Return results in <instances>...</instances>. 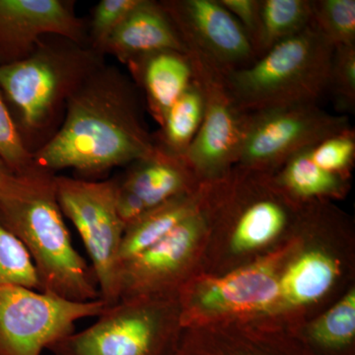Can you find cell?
<instances>
[{"instance_id":"1","label":"cell","mask_w":355,"mask_h":355,"mask_svg":"<svg viewBox=\"0 0 355 355\" xmlns=\"http://www.w3.org/2000/svg\"><path fill=\"white\" fill-rule=\"evenodd\" d=\"M135 83L116 65L105 64L67 103L58 132L32 153L42 171L72 169L86 176L130 165L155 151Z\"/></svg>"},{"instance_id":"2","label":"cell","mask_w":355,"mask_h":355,"mask_svg":"<svg viewBox=\"0 0 355 355\" xmlns=\"http://www.w3.org/2000/svg\"><path fill=\"white\" fill-rule=\"evenodd\" d=\"M105 58L88 44L49 35L25 60L0 67V90L30 153L58 132L70 98Z\"/></svg>"},{"instance_id":"3","label":"cell","mask_w":355,"mask_h":355,"mask_svg":"<svg viewBox=\"0 0 355 355\" xmlns=\"http://www.w3.org/2000/svg\"><path fill=\"white\" fill-rule=\"evenodd\" d=\"M334 49L310 25L251 64L228 72L224 83L244 113L288 105L318 104L328 89Z\"/></svg>"},{"instance_id":"4","label":"cell","mask_w":355,"mask_h":355,"mask_svg":"<svg viewBox=\"0 0 355 355\" xmlns=\"http://www.w3.org/2000/svg\"><path fill=\"white\" fill-rule=\"evenodd\" d=\"M0 222L27 250L41 291L76 302L101 299L93 268L72 244L55 184L34 197L0 202Z\"/></svg>"},{"instance_id":"5","label":"cell","mask_w":355,"mask_h":355,"mask_svg":"<svg viewBox=\"0 0 355 355\" xmlns=\"http://www.w3.org/2000/svg\"><path fill=\"white\" fill-rule=\"evenodd\" d=\"M172 305L159 296L121 299L107 305L94 324L48 350L53 355H175Z\"/></svg>"},{"instance_id":"6","label":"cell","mask_w":355,"mask_h":355,"mask_svg":"<svg viewBox=\"0 0 355 355\" xmlns=\"http://www.w3.org/2000/svg\"><path fill=\"white\" fill-rule=\"evenodd\" d=\"M118 182V178L93 181L55 177L58 205L83 239L107 305L119 301V252L125 228L116 207Z\"/></svg>"},{"instance_id":"7","label":"cell","mask_w":355,"mask_h":355,"mask_svg":"<svg viewBox=\"0 0 355 355\" xmlns=\"http://www.w3.org/2000/svg\"><path fill=\"white\" fill-rule=\"evenodd\" d=\"M102 299L76 302L29 287L0 286V355H43L76 331L79 320L98 317Z\"/></svg>"},{"instance_id":"8","label":"cell","mask_w":355,"mask_h":355,"mask_svg":"<svg viewBox=\"0 0 355 355\" xmlns=\"http://www.w3.org/2000/svg\"><path fill=\"white\" fill-rule=\"evenodd\" d=\"M349 128L347 116L328 113L318 104L247 113L235 167L272 174L296 153Z\"/></svg>"},{"instance_id":"9","label":"cell","mask_w":355,"mask_h":355,"mask_svg":"<svg viewBox=\"0 0 355 355\" xmlns=\"http://www.w3.org/2000/svg\"><path fill=\"white\" fill-rule=\"evenodd\" d=\"M188 58L193 80L205 98V114L184 160L198 181L216 183L237 164L247 113L235 104L224 83V74L198 58Z\"/></svg>"},{"instance_id":"10","label":"cell","mask_w":355,"mask_h":355,"mask_svg":"<svg viewBox=\"0 0 355 355\" xmlns=\"http://www.w3.org/2000/svg\"><path fill=\"white\" fill-rule=\"evenodd\" d=\"M165 12L187 49L222 74L257 60L247 33L218 0H163Z\"/></svg>"},{"instance_id":"11","label":"cell","mask_w":355,"mask_h":355,"mask_svg":"<svg viewBox=\"0 0 355 355\" xmlns=\"http://www.w3.org/2000/svg\"><path fill=\"white\" fill-rule=\"evenodd\" d=\"M88 44L87 22L71 0H0V67L29 57L44 37Z\"/></svg>"},{"instance_id":"12","label":"cell","mask_w":355,"mask_h":355,"mask_svg":"<svg viewBox=\"0 0 355 355\" xmlns=\"http://www.w3.org/2000/svg\"><path fill=\"white\" fill-rule=\"evenodd\" d=\"M205 202L162 240L121 266L119 301L159 296L177 284L207 224Z\"/></svg>"},{"instance_id":"13","label":"cell","mask_w":355,"mask_h":355,"mask_svg":"<svg viewBox=\"0 0 355 355\" xmlns=\"http://www.w3.org/2000/svg\"><path fill=\"white\" fill-rule=\"evenodd\" d=\"M118 179L116 207L125 226L148 210L200 187L184 158L157 146L151 155L132 163L125 176Z\"/></svg>"},{"instance_id":"14","label":"cell","mask_w":355,"mask_h":355,"mask_svg":"<svg viewBox=\"0 0 355 355\" xmlns=\"http://www.w3.org/2000/svg\"><path fill=\"white\" fill-rule=\"evenodd\" d=\"M182 317L202 308L216 314L259 312L268 310L280 298L279 277L270 261L240 268L197 286L195 293L184 295Z\"/></svg>"},{"instance_id":"15","label":"cell","mask_w":355,"mask_h":355,"mask_svg":"<svg viewBox=\"0 0 355 355\" xmlns=\"http://www.w3.org/2000/svg\"><path fill=\"white\" fill-rule=\"evenodd\" d=\"M165 51L187 55L186 46L160 1L139 0L107 42L103 53L128 67L147 55Z\"/></svg>"},{"instance_id":"16","label":"cell","mask_w":355,"mask_h":355,"mask_svg":"<svg viewBox=\"0 0 355 355\" xmlns=\"http://www.w3.org/2000/svg\"><path fill=\"white\" fill-rule=\"evenodd\" d=\"M128 69L135 85L144 90L147 109L159 125L193 79L188 55L178 51L153 53L128 65Z\"/></svg>"},{"instance_id":"17","label":"cell","mask_w":355,"mask_h":355,"mask_svg":"<svg viewBox=\"0 0 355 355\" xmlns=\"http://www.w3.org/2000/svg\"><path fill=\"white\" fill-rule=\"evenodd\" d=\"M211 187L212 183H202L197 190L172 198L128 223L119 252V268L162 240L181 222L197 212L205 205Z\"/></svg>"},{"instance_id":"18","label":"cell","mask_w":355,"mask_h":355,"mask_svg":"<svg viewBox=\"0 0 355 355\" xmlns=\"http://www.w3.org/2000/svg\"><path fill=\"white\" fill-rule=\"evenodd\" d=\"M338 275V263L330 256L320 251L307 252L279 277L280 297L291 305L314 302L331 288Z\"/></svg>"},{"instance_id":"19","label":"cell","mask_w":355,"mask_h":355,"mask_svg":"<svg viewBox=\"0 0 355 355\" xmlns=\"http://www.w3.org/2000/svg\"><path fill=\"white\" fill-rule=\"evenodd\" d=\"M307 149L292 156L277 170L273 180L277 187L287 197L302 200L342 195L347 178L324 171L315 164Z\"/></svg>"},{"instance_id":"20","label":"cell","mask_w":355,"mask_h":355,"mask_svg":"<svg viewBox=\"0 0 355 355\" xmlns=\"http://www.w3.org/2000/svg\"><path fill=\"white\" fill-rule=\"evenodd\" d=\"M205 98L200 86L193 83L165 114L160 130L154 133L156 146L166 153L184 158L202 125Z\"/></svg>"},{"instance_id":"21","label":"cell","mask_w":355,"mask_h":355,"mask_svg":"<svg viewBox=\"0 0 355 355\" xmlns=\"http://www.w3.org/2000/svg\"><path fill=\"white\" fill-rule=\"evenodd\" d=\"M312 21L310 0H260V20L254 41L257 58L295 36Z\"/></svg>"},{"instance_id":"22","label":"cell","mask_w":355,"mask_h":355,"mask_svg":"<svg viewBox=\"0 0 355 355\" xmlns=\"http://www.w3.org/2000/svg\"><path fill=\"white\" fill-rule=\"evenodd\" d=\"M355 336V294L350 291L324 315L310 330V338L324 350L347 349Z\"/></svg>"},{"instance_id":"23","label":"cell","mask_w":355,"mask_h":355,"mask_svg":"<svg viewBox=\"0 0 355 355\" xmlns=\"http://www.w3.org/2000/svg\"><path fill=\"white\" fill-rule=\"evenodd\" d=\"M311 25L334 48L355 46L354 0H313Z\"/></svg>"},{"instance_id":"24","label":"cell","mask_w":355,"mask_h":355,"mask_svg":"<svg viewBox=\"0 0 355 355\" xmlns=\"http://www.w3.org/2000/svg\"><path fill=\"white\" fill-rule=\"evenodd\" d=\"M4 284L41 291L39 277L27 250L0 222V286Z\"/></svg>"},{"instance_id":"25","label":"cell","mask_w":355,"mask_h":355,"mask_svg":"<svg viewBox=\"0 0 355 355\" xmlns=\"http://www.w3.org/2000/svg\"><path fill=\"white\" fill-rule=\"evenodd\" d=\"M307 150L313 162L324 171L347 178L355 159L354 130L349 128L336 132Z\"/></svg>"},{"instance_id":"26","label":"cell","mask_w":355,"mask_h":355,"mask_svg":"<svg viewBox=\"0 0 355 355\" xmlns=\"http://www.w3.org/2000/svg\"><path fill=\"white\" fill-rule=\"evenodd\" d=\"M0 157L16 174L29 176L42 171L34 164L32 153L28 150L23 141L1 90H0Z\"/></svg>"},{"instance_id":"27","label":"cell","mask_w":355,"mask_h":355,"mask_svg":"<svg viewBox=\"0 0 355 355\" xmlns=\"http://www.w3.org/2000/svg\"><path fill=\"white\" fill-rule=\"evenodd\" d=\"M342 112H354L355 108V46L334 49L328 89Z\"/></svg>"},{"instance_id":"28","label":"cell","mask_w":355,"mask_h":355,"mask_svg":"<svg viewBox=\"0 0 355 355\" xmlns=\"http://www.w3.org/2000/svg\"><path fill=\"white\" fill-rule=\"evenodd\" d=\"M139 0H101L87 23L89 46L104 55L105 46Z\"/></svg>"},{"instance_id":"29","label":"cell","mask_w":355,"mask_h":355,"mask_svg":"<svg viewBox=\"0 0 355 355\" xmlns=\"http://www.w3.org/2000/svg\"><path fill=\"white\" fill-rule=\"evenodd\" d=\"M55 177L44 171L29 176L16 174L0 157V202L39 195L53 186Z\"/></svg>"},{"instance_id":"30","label":"cell","mask_w":355,"mask_h":355,"mask_svg":"<svg viewBox=\"0 0 355 355\" xmlns=\"http://www.w3.org/2000/svg\"><path fill=\"white\" fill-rule=\"evenodd\" d=\"M175 355H310L302 350L286 347L284 345H200L198 343L184 342L178 345Z\"/></svg>"},{"instance_id":"31","label":"cell","mask_w":355,"mask_h":355,"mask_svg":"<svg viewBox=\"0 0 355 355\" xmlns=\"http://www.w3.org/2000/svg\"><path fill=\"white\" fill-rule=\"evenodd\" d=\"M218 1L241 25L254 46V41L258 32L259 20H260V0H218Z\"/></svg>"}]
</instances>
